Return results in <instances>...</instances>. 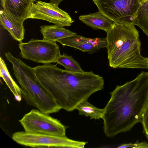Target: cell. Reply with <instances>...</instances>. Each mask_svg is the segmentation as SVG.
<instances>
[{"mask_svg": "<svg viewBox=\"0 0 148 148\" xmlns=\"http://www.w3.org/2000/svg\"><path fill=\"white\" fill-rule=\"evenodd\" d=\"M23 23L4 9L0 10V25L9 32L13 39L19 42L24 39L25 29Z\"/></svg>", "mask_w": 148, "mask_h": 148, "instance_id": "11", "label": "cell"}, {"mask_svg": "<svg viewBox=\"0 0 148 148\" xmlns=\"http://www.w3.org/2000/svg\"><path fill=\"white\" fill-rule=\"evenodd\" d=\"M55 62L63 66L68 71L76 72L84 71L79 63L71 56H68L66 53H64L62 55L60 54L55 61Z\"/></svg>", "mask_w": 148, "mask_h": 148, "instance_id": "17", "label": "cell"}, {"mask_svg": "<svg viewBox=\"0 0 148 148\" xmlns=\"http://www.w3.org/2000/svg\"><path fill=\"white\" fill-rule=\"evenodd\" d=\"M27 18L44 20L62 27L70 26L73 22L68 14L58 5L39 0L32 5Z\"/></svg>", "mask_w": 148, "mask_h": 148, "instance_id": "9", "label": "cell"}, {"mask_svg": "<svg viewBox=\"0 0 148 148\" xmlns=\"http://www.w3.org/2000/svg\"><path fill=\"white\" fill-rule=\"evenodd\" d=\"M5 55L12 65L14 74L21 86L22 96L27 103L45 114L58 112L61 108L39 81L34 68L28 66L9 52Z\"/></svg>", "mask_w": 148, "mask_h": 148, "instance_id": "4", "label": "cell"}, {"mask_svg": "<svg viewBox=\"0 0 148 148\" xmlns=\"http://www.w3.org/2000/svg\"><path fill=\"white\" fill-rule=\"evenodd\" d=\"M21 57L44 64L55 63L60 54L59 46L56 42L31 39L27 42L18 45Z\"/></svg>", "mask_w": 148, "mask_h": 148, "instance_id": "8", "label": "cell"}, {"mask_svg": "<svg viewBox=\"0 0 148 148\" xmlns=\"http://www.w3.org/2000/svg\"><path fill=\"white\" fill-rule=\"evenodd\" d=\"M3 9L16 19L23 22L34 0H1Z\"/></svg>", "mask_w": 148, "mask_h": 148, "instance_id": "12", "label": "cell"}, {"mask_svg": "<svg viewBox=\"0 0 148 148\" xmlns=\"http://www.w3.org/2000/svg\"><path fill=\"white\" fill-rule=\"evenodd\" d=\"M110 94L102 119L105 135L112 138L140 123L148 101V72L142 71L132 80L116 86Z\"/></svg>", "mask_w": 148, "mask_h": 148, "instance_id": "1", "label": "cell"}, {"mask_svg": "<svg viewBox=\"0 0 148 148\" xmlns=\"http://www.w3.org/2000/svg\"><path fill=\"white\" fill-rule=\"evenodd\" d=\"M147 3H148V0H147Z\"/></svg>", "mask_w": 148, "mask_h": 148, "instance_id": "22", "label": "cell"}, {"mask_svg": "<svg viewBox=\"0 0 148 148\" xmlns=\"http://www.w3.org/2000/svg\"><path fill=\"white\" fill-rule=\"evenodd\" d=\"M57 42L63 46H67L91 54L101 48L106 47V38H91L77 35L58 40Z\"/></svg>", "mask_w": 148, "mask_h": 148, "instance_id": "10", "label": "cell"}, {"mask_svg": "<svg viewBox=\"0 0 148 148\" xmlns=\"http://www.w3.org/2000/svg\"><path fill=\"white\" fill-rule=\"evenodd\" d=\"M146 0H92L99 11L118 24L133 25Z\"/></svg>", "mask_w": 148, "mask_h": 148, "instance_id": "5", "label": "cell"}, {"mask_svg": "<svg viewBox=\"0 0 148 148\" xmlns=\"http://www.w3.org/2000/svg\"><path fill=\"white\" fill-rule=\"evenodd\" d=\"M134 25L139 27L148 36V4L147 0L140 8Z\"/></svg>", "mask_w": 148, "mask_h": 148, "instance_id": "18", "label": "cell"}, {"mask_svg": "<svg viewBox=\"0 0 148 148\" xmlns=\"http://www.w3.org/2000/svg\"><path fill=\"white\" fill-rule=\"evenodd\" d=\"M12 139L17 143L32 147L84 148L87 142L75 140L65 136L16 132L12 135Z\"/></svg>", "mask_w": 148, "mask_h": 148, "instance_id": "6", "label": "cell"}, {"mask_svg": "<svg viewBox=\"0 0 148 148\" xmlns=\"http://www.w3.org/2000/svg\"><path fill=\"white\" fill-rule=\"evenodd\" d=\"M85 99L79 103L75 109L79 111V114L89 116L90 119H102L104 112V109L98 108L94 106Z\"/></svg>", "mask_w": 148, "mask_h": 148, "instance_id": "16", "label": "cell"}, {"mask_svg": "<svg viewBox=\"0 0 148 148\" xmlns=\"http://www.w3.org/2000/svg\"><path fill=\"white\" fill-rule=\"evenodd\" d=\"M147 64H148V62H147Z\"/></svg>", "mask_w": 148, "mask_h": 148, "instance_id": "23", "label": "cell"}, {"mask_svg": "<svg viewBox=\"0 0 148 148\" xmlns=\"http://www.w3.org/2000/svg\"><path fill=\"white\" fill-rule=\"evenodd\" d=\"M140 123L143 127V133L148 140V101L142 116Z\"/></svg>", "mask_w": 148, "mask_h": 148, "instance_id": "19", "label": "cell"}, {"mask_svg": "<svg viewBox=\"0 0 148 148\" xmlns=\"http://www.w3.org/2000/svg\"><path fill=\"white\" fill-rule=\"evenodd\" d=\"M0 76L14 95L15 99L20 101L22 97L21 88L11 77L5 61L1 57L0 58Z\"/></svg>", "mask_w": 148, "mask_h": 148, "instance_id": "15", "label": "cell"}, {"mask_svg": "<svg viewBox=\"0 0 148 148\" xmlns=\"http://www.w3.org/2000/svg\"><path fill=\"white\" fill-rule=\"evenodd\" d=\"M79 20L87 26L95 29H101L107 32L115 23L99 11L88 15L80 16Z\"/></svg>", "mask_w": 148, "mask_h": 148, "instance_id": "13", "label": "cell"}, {"mask_svg": "<svg viewBox=\"0 0 148 148\" xmlns=\"http://www.w3.org/2000/svg\"><path fill=\"white\" fill-rule=\"evenodd\" d=\"M118 148H148V143L146 142H139L137 140L135 143H130L121 144L117 147Z\"/></svg>", "mask_w": 148, "mask_h": 148, "instance_id": "20", "label": "cell"}, {"mask_svg": "<svg viewBox=\"0 0 148 148\" xmlns=\"http://www.w3.org/2000/svg\"><path fill=\"white\" fill-rule=\"evenodd\" d=\"M43 39L55 42L60 39L77 35L74 32L63 27L55 25H42L40 26Z\"/></svg>", "mask_w": 148, "mask_h": 148, "instance_id": "14", "label": "cell"}, {"mask_svg": "<svg viewBox=\"0 0 148 148\" xmlns=\"http://www.w3.org/2000/svg\"><path fill=\"white\" fill-rule=\"evenodd\" d=\"M50 2L56 4L58 5L64 0H49Z\"/></svg>", "mask_w": 148, "mask_h": 148, "instance_id": "21", "label": "cell"}, {"mask_svg": "<svg viewBox=\"0 0 148 148\" xmlns=\"http://www.w3.org/2000/svg\"><path fill=\"white\" fill-rule=\"evenodd\" d=\"M57 65L46 64L34 68L39 81L61 109L73 111L82 101L103 88V77L92 71L70 72Z\"/></svg>", "mask_w": 148, "mask_h": 148, "instance_id": "2", "label": "cell"}, {"mask_svg": "<svg viewBox=\"0 0 148 148\" xmlns=\"http://www.w3.org/2000/svg\"><path fill=\"white\" fill-rule=\"evenodd\" d=\"M108 58L114 68L147 69L148 58L140 53L139 32L134 25L114 23L106 32Z\"/></svg>", "mask_w": 148, "mask_h": 148, "instance_id": "3", "label": "cell"}, {"mask_svg": "<svg viewBox=\"0 0 148 148\" xmlns=\"http://www.w3.org/2000/svg\"><path fill=\"white\" fill-rule=\"evenodd\" d=\"M25 132L57 136H65L67 127L56 119L38 110L32 109L19 120Z\"/></svg>", "mask_w": 148, "mask_h": 148, "instance_id": "7", "label": "cell"}]
</instances>
